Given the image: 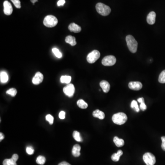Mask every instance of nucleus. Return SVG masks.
<instances>
[{
	"label": "nucleus",
	"instance_id": "2",
	"mask_svg": "<svg viewBox=\"0 0 165 165\" xmlns=\"http://www.w3.org/2000/svg\"><path fill=\"white\" fill-rule=\"evenodd\" d=\"M128 120L127 115L124 113L119 112L113 115L112 120L114 123L118 125H123Z\"/></svg>",
	"mask_w": 165,
	"mask_h": 165
},
{
	"label": "nucleus",
	"instance_id": "10",
	"mask_svg": "<svg viewBox=\"0 0 165 165\" xmlns=\"http://www.w3.org/2000/svg\"><path fill=\"white\" fill-rule=\"evenodd\" d=\"M129 89L134 91H139L142 88V84L140 82L134 81L130 82L128 84Z\"/></svg>",
	"mask_w": 165,
	"mask_h": 165
},
{
	"label": "nucleus",
	"instance_id": "26",
	"mask_svg": "<svg viewBox=\"0 0 165 165\" xmlns=\"http://www.w3.org/2000/svg\"><path fill=\"white\" fill-rule=\"evenodd\" d=\"M158 81L161 84H165V70H163V71L159 75V79Z\"/></svg>",
	"mask_w": 165,
	"mask_h": 165
},
{
	"label": "nucleus",
	"instance_id": "36",
	"mask_svg": "<svg viewBox=\"0 0 165 165\" xmlns=\"http://www.w3.org/2000/svg\"><path fill=\"white\" fill-rule=\"evenodd\" d=\"M65 3V0H59L58 2V6H63L64 5Z\"/></svg>",
	"mask_w": 165,
	"mask_h": 165
},
{
	"label": "nucleus",
	"instance_id": "15",
	"mask_svg": "<svg viewBox=\"0 0 165 165\" xmlns=\"http://www.w3.org/2000/svg\"><path fill=\"white\" fill-rule=\"evenodd\" d=\"M81 147L79 145H74L72 149V154L75 157H79L80 156Z\"/></svg>",
	"mask_w": 165,
	"mask_h": 165
},
{
	"label": "nucleus",
	"instance_id": "38",
	"mask_svg": "<svg viewBox=\"0 0 165 165\" xmlns=\"http://www.w3.org/2000/svg\"><path fill=\"white\" fill-rule=\"evenodd\" d=\"M138 101L139 102V103H141L142 102H145V101H144V98H139L138 99Z\"/></svg>",
	"mask_w": 165,
	"mask_h": 165
},
{
	"label": "nucleus",
	"instance_id": "1",
	"mask_svg": "<svg viewBox=\"0 0 165 165\" xmlns=\"http://www.w3.org/2000/svg\"><path fill=\"white\" fill-rule=\"evenodd\" d=\"M126 40L129 50L133 53H136L138 48V42L134 38L132 35H128L126 37Z\"/></svg>",
	"mask_w": 165,
	"mask_h": 165
},
{
	"label": "nucleus",
	"instance_id": "41",
	"mask_svg": "<svg viewBox=\"0 0 165 165\" xmlns=\"http://www.w3.org/2000/svg\"><path fill=\"white\" fill-rule=\"evenodd\" d=\"M30 1H31V2H32L33 5H34V3H35V2H37L38 1V0H30Z\"/></svg>",
	"mask_w": 165,
	"mask_h": 165
},
{
	"label": "nucleus",
	"instance_id": "7",
	"mask_svg": "<svg viewBox=\"0 0 165 165\" xmlns=\"http://www.w3.org/2000/svg\"><path fill=\"white\" fill-rule=\"evenodd\" d=\"M116 58L113 55H107L105 56L102 60V64L105 66H112L116 63Z\"/></svg>",
	"mask_w": 165,
	"mask_h": 165
},
{
	"label": "nucleus",
	"instance_id": "29",
	"mask_svg": "<svg viewBox=\"0 0 165 165\" xmlns=\"http://www.w3.org/2000/svg\"><path fill=\"white\" fill-rule=\"evenodd\" d=\"M53 52L57 58H60L62 57V54L58 49L56 48H53Z\"/></svg>",
	"mask_w": 165,
	"mask_h": 165
},
{
	"label": "nucleus",
	"instance_id": "23",
	"mask_svg": "<svg viewBox=\"0 0 165 165\" xmlns=\"http://www.w3.org/2000/svg\"><path fill=\"white\" fill-rule=\"evenodd\" d=\"M73 137L76 141L78 142H82V138L80 135V133L77 131H74L73 134Z\"/></svg>",
	"mask_w": 165,
	"mask_h": 165
},
{
	"label": "nucleus",
	"instance_id": "27",
	"mask_svg": "<svg viewBox=\"0 0 165 165\" xmlns=\"http://www.w3.org/2000/svg\"><path fill=\"white\" fill-rule=\"evenodd\" d=\"M131 107L132 109L135 110L136 112H139V108L138 106V103L135 100L132 101L131 102Z\"/></svg>",
	"mask_w": 165,
	"mask_h": 165
},
{
	"label": "nucleus",
	"instance_id": "12",
	"mask_svg": "<svg viewBox=\"0 0 165 165\" xmlns=\"http://www.w3.org/2000/svg\"><path fill=\"white\" fill-rule=\"evenodd\" d=\"M156 13L154 12H151L148 14L147 17V22L149 24L153 25L155 23Z\"/></svg>",
	"mask_w": 165,
	"mask_h": 165
},
{
	"label": "nucleus",
	"instance_id": "32",
	"mask_svg": "<svg viewBox=\"0 0 165 165\" xmlns=\"http://www.w3.org/2000/svg\"><path fill=\"white\" fill-rule=\"evenodd\" d=\"M26 152L29 155H31L34 153V150L31 146H28L26 148Z\"/></svg>",
	"mask_w": 165,
	"mask_h": 165
},
{
	"label": "nucleus",
	"instance_id": "22",
	"mask_svg": "<svg viewBox=\"0 0 165 165\" xmlns=\"http://www.w3.org/2000/svg\"><path fill=\"white\" fill-rule=\"evenodd\" d=\"M77 104L78 107L81 109H86L88 107V106L87 103L85 102L84 100H82V99L79 100L77 101Z\"/></svg>",
	"mask_w": 165,
	"mask_h": 165
},
{
	"label": "nucleus",
	"instance_id": "13",
	"mask_svg": "<svg viewBox=\"0 0 165 165\" xmlns=\"http://www.w3.org/2000/svg\"><path fill=\"white\" fill-rule=\"evenodd\" d=\"M100 86L102 89L104 93L108 92L110 91V85L109 82L107 81L102 80L100 82Z\"/></svg>",
	"mask_w": 165,
	"mask_h": 165
},
{
	"label": "nucleus",
	"instance_id": "39",
	"mask_svg": "<svg viewBox=\"0 0 165 165\" xmlns=\"http://www.w3.org/2000/svg\"><path fill=\"white\" fill-rule=\"evenodd\" d=\"M58 165H71L68 162H66V161H63V162H61L60 163L58 164Z\"/></svg>",
	"mask_w": 165,
	"mask_h": 165
},
{
	"label": "nucleus",
	"instance_id": "34",
	"mask_svg": "<svg viewBox=\"0 0 165 165\" xmlns=\"http://www.w3.org/2000/svg\"><path fill=\"white\" fill-rule=\"evenodd\" d=\"M59 117L60 119H65V112H64V111H61L59 114Z\"/></svg>",
	"mask_w": 165,
	"mask_h": 165
},
{
	"label": "nucleus",
	"instance_id": "35",
	"mask_svg": "<svg viewBox=\"0 0 165 165\" xmlns=\"http://www.w3.org/2000/svg\"><path fill=\"white\" fill-rule=\"evenodd\" d=\"M140 108L142 111H145V110L147 109V107H146V105L145 103V102L140 103Z\"/></svg>",
	"mask_w": 165,
	"mask_h": 165
},
{
	"label": "nucleus",
	"instance_id": "14",
	"mask_svg": "<svg viewBox=\"0 0 165 165\" xmlns=\"http://www.w3.org/2000/svg\"><path fill=\"white\" fill-rule=\"evenodd\" d=\"M69 29L71 32H73L75 33H80L81 31V27L75 23H71L69 25Z\"/></svg>",
	"mask_w": 165,
	"mask_h": 165
},
{
	"label": "nucleus",
	"instance_id": "5",
	"mask_svg": "<svg viewBox=\"0 0 165 165\" xmlns=\"http://www.w3.org/2000/svg\"><path fill=\"white\" fill-rule=\"evenodd\" d=\"M100 56L101 54L98 50H93L87 56V61L90 64H94L100 58Z\"/></svg>",
	"mask_w": 165,
	"mask_h": 165
},
{
	"label": "nucleus",
	"instance_id": "30",
	"mask_svg": "<svg viewBox=\"0 0 165 165\" xmlns=\"http://www.w3.org/2000/svg\"><path fill=\"white\" fill-rule=\"evenodd\" d=\"M45 119L49 123L50 125H52L53 123L54 118L52 115H50V114H48L45 117Z\"/></svg>",
	"mask_w": 165,
	"mask_h": 165
},
{
	"label": "nucleus",
	"instance_id": "28",
	"mask_svg": "<svg viewBox=\"0 0 165 165\" xmlns=\"http://www.w3.org/2000/svg\"><path fill=\"white\" fill-rule=\"evenodd\" d=\"M6 93L8 95H11L12 96L14 97L17 93V91L15 88H11L7 91Z\"/></svg>",
	"mask_w": 165,
	"mask_h": 165
},
{
	"label": "nucleus",
	"instance_id": "16",
	"mask_svg": "<svg viewBox=\"0 0 165 165\" xmlns=\"http://www.w3.org/2000/svg\"><path fill=\"white\" fill-rule=\"evenodd\" d=\"M93 116L96 118H98L101 120L104 119L105 117V113L99 110H96L93 112Z\"/></svg>",
	"mask_w": 165,
	"mask_h": 165
},
{
	"label": "nucleus",
	"instance_id": "25",
	"mask_svg": "<svg viewBox=\"0 0 165 165\" xmlns=\"http://www.w3.org/2000/svg\"><path fill=\"white\" fill-rule=\"evenodd\" d=\"M45 161H46V159H45L44 156H39L37 158L36 161H37V163H38V164L42 165L45 163Z\"/></svg>",
	"mask_w": 165,
	"mask_h": 165
},
{
	"label": "nucleus",
	"instance_id": "20",
	"mask_svg": "<svg viewBox=\"0 0 165 165\" xmlns=\"http://www.w3.org/2000/svg\"><path fill=\"white\" fill-rule=\"evenodd\" d=\"M0 80H1V82H2V83H6L8 81V75L5 72L2 71L1 72Z\"/></svg>",
	"mask_w": 165,
	"mask_h": 165
},
{
	"label": "nucleus",
	"instance_id": "18",
	"mask_svg": "<svg viewBox=\"0 0 165 165\" xmlns=\"http://www.w3.org/2000/svg\"><path fill=\"white\" fill-rule=\"evenodd\" d=\"M113 141L115 143V145L118 147H121L124 145V141L123 139H119L118 137H114L113 139Z\"/></svg>",
	"mask_w": 165,
	"mask_h": 165
},
{
	"label": "nucleus",
	"instance_id": "6",
	"mask_svg": "<svg viewBox=\"0 0 165 165\" xmlns=\"http://www.w3.org/2000/svg\"><path fill=\"white\" fill-rule=\"evenodd\" d=\"M143 160L146 165H154L156 162L155 156L151 153L147 152L143 156Z\"/></svg>",
	"mask_w": 165,
	"mask_h": 165
},
{
	"label": "nucleus",
	"instance_id": "11",
	"mask_svg": "<svg viewBox=\"0 0 165 165\" xmlns=\"http://www.w3.org/2000/svg\"><path fill=\"white\" fill-rule=\"evenodd\" d=\"M43 79V75L40 72H37L33 78L32 82L34 85H39L42 82Z\"/></svg>",
	"mask_w": 165,
	"mask_h": 165
},
{
	"label": "nucleus",
	"instance_id": "31",
	"mask_svg": "<svg viewBox=\"0 0 165 165\" xmlns=\"http://www.w3.org/2000/svg\"><path fill=\"white\" fill-rule=\"evenodd\" d=\"M12 2L13 3L15 7L17 8H20L21 7V2L19 0H11Z\"/></svg>",
	"mask_w": 165,
	"mask_h": 165
},
{
	"label": "nucleus",
	"instance_id": "8",
	"mask_svg": "<svg viewBox=\"0 0 165 165\" xmlns=\"http://www.w3.org/2000/svg\"><path fill=\"white\" fill-rule=\"evenodd\" d=\"M64 93L66 96L72 97L74 96L75 92L74 86L73 84H69L64 88Z\"/></svg>",
	"mask_w": 165,
	"mask_h": 165
},
{
	"label": "nucleus",
	"instance_id": "40",
	"mask_svg": "<svg viewBox=\"0 0 165 165\" xmlns=\"http://www.w3.org/2000/svg\"><path fill=\"white\" fill-rule=\"evenodd\" d=\"M4 138H5V136H4L3 133H0V141H1V140L4 139Z\"/></svg>",
	"mask_w": 165,
	"mask_h": 165
},
{
	"label": "nucleus",
	"instance_id": "37",
	"mask_svg": "<svg viewBox=\"0 0 165 165\" xmlns=\"http://www.w3.org/2000/svg\"><path fill=\"white\" fill-rule=\"evenodd\" d=\"M12 158L13 159V160L15 161H17L18 159V155L17 154H14V155L12 156Z\"/></svg>",
	"mask_w": 165,
	"mask_h": 165
},
{
	"label": "nucleus",
	"instance_id": "17",
	"mask_svg": "<svg viewBox=\"0 0 165 165\" xmlns=\"http://www.w3.org/2000/svg\"><path fill=\"white\" fill-rule=\"evenodd\" d=\"M65 42L70 45L72 46H74L77 44L75 38L72 37L71 35H69L66 37Z\"/></svg>",
	"mask_w": 165,
	"mask_h": 165
},
{
	"label": "nucleus",
	"instance_id": "3",
	"mask_svg": "<svg viewBox=\"0 0 165 165\" xmlns=\"http://www.w3.org/2000/svg\"><path fill=\"white\" fill-rule=\"evenodd\" d=\"M96 10L98 13L102 16H106L109 15L111 12L110 7L102 3H98L96 5Z\"/></svg>",
	"mask_w": 165,
	"mask_h": 165
},
{
	"label": "nucleus",
	"instance_id": "4",
	"mask_svg": "<svg viewBox=\"0 0 165 165\" xmlns=\"http://www.w3.org/2000/svg\"><path fill=\"white\" fill-rule=\"evenodd\" d=\"M43 23L44 25L47 27L53 28L57 25L58 20L54 16L48 15L45 18Z\"/></svg>",
	"mask_w": 165,
	"mask_h": 165
},
{
	"label": "nucleus",
	"instance_id": "9",
	"mask_svg": "<svg viewBox=\"0 0 165 165\" xmlns=\"http://www.w3.org/2000/svg\"><path fill=\"white\" fill-rule=\"evenodd\" d=\"M3 7H4L3 11L5 14L6 15H11L13 11L11 4L7 1H5L3 3Z\"/></svg>",
	"mask_w": 165,
	"mask_h": 165
},
{
	"label": "nucleus",
	"instance_id": "33",
	"mask_svg": "<svg viewBox=\"0 0 165 165\" xmlns=\"http://www.w3.org/2000/svg\"><path fill=\"white\" fill-rule=\"evenodd\" d=\"M162 140V144H161V148L162 150L165 151V136H162L161 138Z\"/></svg>",
	"mask_w": 165,
	"mask_h": 165
},
{
	"label": "nucleus",
	"instance_id": "21",
	"mask_svg": "<svg viewBox=\"0 0 165 165\" xmlns=\"http://www.w3.org/2000/svg\"><path fill=\"white\" fill-rule=\"evenodd\" d=\"M71 79V77L69 76H62L61 77V83L69 84L70 82Z\"/></svg>",
	"mask_w": 165,
	"mask_h": 165
},
{
	"label": "nucleus",
	"instance_id": "24",
	"mask_svg": "<svg viewBox=\"0 0 165 165\" xmlns=\"http://www.w3.org/2000/svg\"><path fill=\"white\" fill-rule=\"evenodd\" d=\"M3 165H17L16 161L13 160L12 158L6 159L3 162Z\"/></svg>",
	"mask_w": 165,
	"mask_h": 165
},
{
	"label": "nucleus",
	"instance_id": "19",
	"mask_svg": "<svg viewBox=\"0 0 165 165\" xmlns=\"http://www.w3.org/2000/svg\"><path fill=\"white\" fill-rule=\"evenodd\" d=\"M123 154V152L122 151V150H118L117 153H114V154H113L112 155V156L111 158H112V160L113 161H115V162H117V161L119 160L120 156H121Z\"/></svg>",
	"mask_w": 165,
	"mask_h": 165
}]
</instances>
